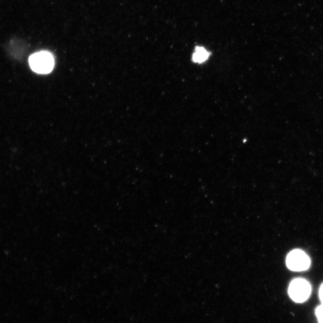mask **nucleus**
Segmentation results:
<instances>
[{
  "label": "nucleus",
  "mask_w": 323,
  "mask_h": 323,
  "mask_svg": "<svg viewBox=\"0 0 323 323\" xmlns=\"http://www.w3.org/2000/svg\"><path fill=\"white\" fill-rule=\"evenodd\" d=\"M316 315H317L318 323H323V304L319 306L316 309Z\"/></svg>",
  "instance_id": "obj_5"
},
{
  "label": "nucleus",
  "mask_w": 323,
  "mask_h": 323,
  "mask_svg": "<svg viewBox=\"0 0 323 323\" xmlns=\"http://www.w3.org/2000/svg\"><path fill=\"white\" fill-rule=\"evenodd\" d=\"M287 265L291 271H305L309 267L310 259L303 251L296 250L288 255Z\"/></svg>",
  "instance_id": "obj_3"
},
{
  "label": "nucleus",
  "mask_w": 323,
  "mask_h": 323,
  "mask_svg": "<svg viewBox=\"0 0 323 323\" xmlns=\"http://www.w3.org/2000/svg\"><path fill=\"white\" fill-rule=\"evenodd\" d=\"M210 52L203 47L197 46L193 53L192 61L193 63L202 64L209 60Z\"/></svg>",
  "instance_id": "obj_4"
},
{
  "label": "nucleus",
  "mask_w": 323,
  "mask_h": 323,
  "mask_svg": "<svg viewBox=\"0 0 323 323\" xmlns=\"http://www.w3.org/2000/svg\"><path fill=\"white\" fill-rule=\"evenodd\" d=\"M29 63L31 68L35 72L39 74H47L53 70L55 61L52 54L43 51L31 56Z\"/></svg>",
  "instance_id": "obj_1"
},
{
  "label": "nucleus",
  "mask_w": 323,
  "mask_h": 323,
  "mask_svg": "<svg viewBox=\"0 0 323 323\" xmlns=\"http://www.w3.org/2000/svg\"><path fill=\"white\" fill-rule=\"evenodd\" d=\"M311 288L308 282L304 279H296L289 286L288 293L295 302L307 301L311 294Z\"/></svg>",
  "instance_id": "obj_2"
},
{
  "label": "nucleus",
  "mask_w": 323,
  "mask_h": 323,
  "mask_svg": "<svg viewBox=\"0 0 323 323\" xmlns=\"http://www.w3.org/2000/svg\"><path fill=\"white\" fill-rule=\"evenodd\" d=\"M319 298H320L322 304H323V284L321 285L320 289H319Z\"/></svg>",
  "instance_id": "obj_6"
}]
</instances>
